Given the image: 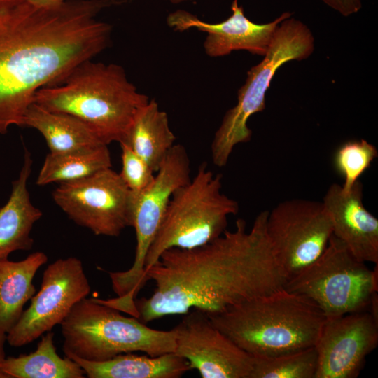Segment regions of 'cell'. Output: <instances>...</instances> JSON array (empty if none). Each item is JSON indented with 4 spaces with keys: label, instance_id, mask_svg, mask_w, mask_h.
I'll return each mask as SVG.
<instances>
[{
    "label": "cell",
    "instance_id": "cell-1",
    "mask_svg": "<svg viewBox=\"0 0 378 378\" xmlns=\"http://www.w3.org/2000/svg\"><path fill=\"white\" fill-rule=\"evenodd\" d=\"M127 0H65L54 8L0 0V134L23 127L39 89L58 84L111 43L112 26L97 19Z\"/></svg>",
    "mask_w": 378,
    "mask_h": 378
},
{
    "label": "cell",
    "instance_id": "cell-2",
    "mask_svg": "<svg viewBox=\"0 0 378 378\" xmlns=\"http://www.w3.org/2000/svg\"><path fill=\"white\" fill-rule=\"evenodd\" d=\"M267 214L260 212L250 230L239 218L234 230L208 244L162 253L146 272L155 288L135 300L136 318L146 324L192 309L216 314L284 288L287 276L266 233Z\"/></svg>",
    "mask_w": 378,
    "mask_h": 378
},
{
    "label": "cell",
    "instance_id": "cell-3",
    "mask_svg": "<svg viewBox=\"0 0 378 378\" xmlns=\"http://www.w3.org/2000/svg\"><path fill=\"white\" fill-rule=\"evenodd\" d=\"M149 99L121 66L88 59L58 84L37 90L33 102L78 118L108 145L125 140L136 113Z\"/></svg>",
    "mask_w": 378,
    "mask_h": 378
},
{
    "label": "cell",
    "instance_id": "cell-4",
    "mask_svg": "<svg viewBox=\"0 0 378 378\" xmlns=\"http://www.w3.org/2000/svg\"><path fill=\"white\" fill-rule=\"evenodd\" d=\"M207 315L241 349L264 356L315 346L326 319L313 301L284 288Z\"/></svg>",
    "mask_w": 378,
    "mask_h": 378
},
{
    "label": "cell",
    "instance_id": "cell-5",
    "mask_svg": "<svg viewBox=\"0 0 378 378\" xmlns=\"http://www.w3.org/2000/svg\"><path fill=\"white\" fill-rule=\"evenodd\" d=\"M61 327L62 349L68 358L99 362L139 351L157 356L174 353L176 348L173 329L151 328L97 298L77 302Z\"/></svg>",
    "mask_w": 378,
    "mask_h": 378
},
{
    "label": "cell",
    "instance_id": "cell-6",
    "mask_svg": "<svg viewBox=\"0 0 378 378\" xmlns=\"http://www.w3.org/2000/svg\"><path fill=\"white\" fill-rule=\"evenodd\" d=\"M221 180L203 162L195 176L175 190L148 251L145 272L167 250L197 248L223 234L239 204L222 192Z\"/></svg>",
    "mask_w": 378,
    "mask_h": 378
},
{
    "label": "cell",
    "instance_id": "cell-7",
    "mask_svg": "<svg viewBox=\"0 0 378 378\" xmlns=\"http://www.w3.org/2000/svg\"><path fill=\"white\" fill-rule=\"evenodd\" d=\"M314 50V36L303 22L291 16L279 23L264 59L247 72L237 104L227 111L215 132L211 156L216 166L225 167L234 148L251 139L248 120L265 110V95L278 69L289 61L308 58Z\"/></svg>",
    "mask_w": 378,
    "mask_h": 378
},
{
    "label": "cell",
    "instance_id": "cell-8",
    "mask_svg": "<svg viewBox=\"0 0 378 378\" xmlns=\"http://www.w3.org/2000/svg\"><path fill=\"white\" fill-rule=\"evenodd\" d=\"M190 160L186 148L174 144L155 172L152 183L139 193H132V225L136 246L134 260L126 271L110 272L112 288L117 298L110 299L113 307L133 315L134 301L148 279L145 260L149 248L165 215L172 195L188 183Z\"/></svg>",
    "mask_w": 378,
    "mask_h": 378
},
{
    "label": "cell",
    "instance_id": "cell-9",
    "mask_svg": "<svg viewBox=\"0 0 378 378\" xmlns=\"http://www.w3.org/2000/svg\"><path fill=\"white\" fill-rule=\"evenodd\" d=\"M377 266L370 270L332 234L322 254L288 279L284 289L310 299L326 317L367 310L378 291Z\"/></svg>",
    "mask_w": 378,
    "mask_h": 378
},
{
    "label": "cell",
    "instance_id": "cell-10",
    "mask_svg": "<svg viewBox=\"0 0 378 378\" xmlns=\"http://www.w3.org/2000/svg\"><path fill=\"white\" fill-rule=\"evenodd\" d=\"M52 197L71 220L96 235L118 237L132 225V193L111 167L59 183Z\"/></svg>",
    "mask_w": 378,
    "mask_h": 378
},
{
    "label": "cell",
    "instance_id": "cell-11",
    "mask_svg": "<svg viewBox=\"0 0 378 378\" xmlns=\"http://www.w3.org/2000/svg\"><path fill=\"white\" fill-rule=\"evenodd\" d=\"M266 233L288 280L322 254L332 225L322 202L293 199L268 211Z\"/></svg>",
    "mask_w": 378,
    "mask_h": 378
},
{
    "label": "cell",
    "instance_id": "cell-12",
    "mask_svg": "<svg viewBox=\"0 0 378 378\" xmlns=\"http://www.w3.org/2000/svg\"><path fill=\"white\" fill-rule=\"evenodd\" d=\"M90 292V285L78 258H60L50 264L43 272L40 290L7 333V342L20 347L51 331Z\"/></svg>",
    "mask_w": 378,
    "mask_h": 378
},
{
    "label": "cell",
    "instance_id": "cell-13",
    "mask_svg": "<svg viewBox=\"0 0 378 378\" xmlns=\"http://www.w3.org/2000/svg\"><path fill=\"white\" fill-rule=\"evenodd\" d=\"M173 328L174 353L202 378H250L253 357L219 330L204 312L192 309Z\"/></svg>",
    "mask_w": 378,
    "mask_h": 378
},
{
    "label": "cell",
    "instance_id": "cell-14",
    "mask_svg": "<svg viewBox=\"0 0 378 378\" xmlns=\"http://www.w3.org/2000/svg\"><path fill=\"white\" fill-rule=\"evenodd\" d=\"M378 344V321L368 310L326 317L315 344V378H356Z\"/></svg>",
    "mask_w": 378,
    "mask_h": 378
},
{
    "label": "cell",
    "instance_id": "cell-15",
    "mask_svg": "<svg viewBox=\"0 0 378 378\" xmlns=\"http://www.w3.org/2000/svg\"><path fill=\"white\" fill-rule=\"evenodd\" d=\"M231 10L232 15L224 21L209 23L188 11L177 10L169 14L167 23L175 31L196 29L206 33L203 46L211 57H223L236 50L264 56L279 23L292 16L291 13L284 12L270 22L257 24L245 15L238 0L232 1Z\"/></svg>",
    "mask_w": 378,
    "mask_h": 378
},
{
    "label": "cell",
    "instance_id": "cell-16",
    "mask_svg": "<svg viewBox=\"0 0 378 378\" xmlns=\"http://www.w3.org/2000/svg\"><path fill=\"white\" fill-rule=\"evenodd\" d=\"M363 188L360 180L348 192L333 183L322 202L331 218L332 234L358 260L378 264V219L365 207Z\"/></svg>",
    "mask_w": 378,
    "mask_h": 378
},
{
    "label": "cell",
    "instance_id": "cell-17",
    "mask_svg": "<svg viewBox=\"0 0 378 378\" xmlns=\"http://www.w3.org/2000/svg\"><path fill=\"white\" fill-rule=\"evenodd\" d=\"M31 166V154L24 149L19 176L12 183L8 200L0 207V259L8 258L16 251L30 250L33 246L31 232L43 214L32 204L27 188Z\"/></svg>",
    "mask_w": 378,
    "mask_h": 378
},
{
    "label": "cell",
    "instance_id": "cell-18",
    "mask_svg": "<svg viewBox=\"0 0 378 378\" xmlns=\"http://www.w3.org/2000/svg\"><path fill=\"white\" fill-rule=\"evenodd\" d=\"M69 358L76 361L89 378H179L191 370L188 362L175 353L150 356L132 352L99 362Z\"/></svg>",
    "mask_w": 378,
    "mask_h": 378
},
{
    "label": "cell",
    "instance_id": "cell-19",
    "mask_svg": "<svg viewBox=\"0 0 378 378\" xmlns=\"http://www.w3.org/2000/svg\"><path fill=\"white\" fill-rule=\"evenodd\" d=\"M23 126L38 130L52 153H66L106 145L78 118L55 112L31 103L23 118Z\"/></svg>",
    "mask_w": 378,
    "mask_h": 378
},
{
    "label": "cell",
    "instance_id": "cell-20",
    "mask_svg": "<svg viewBox=\"0 0 378 378\" xmlns=\"http://www.w3.org/2000/svg\"><path fill=\"white\" fill-rule=\"evenodd\" d=\"M48 259L42 251L32 253L18 262L0 259V329L5 332L15 326L24 304L35 295L33 279Z\"/></svg>",
    "mask_w": 378,
    "mask_h": 378
},
{
    "label": "cell",
    "instance_id": "cell-21",
    "mask_svg": "<svg viewBox=\"0 0 378 378\" xmlns=\"http://www.w3.org/2000/svg\"><path fill=\"white\" fill-rule=\"evenodd\" d=\"M175 141L167 113L152 99L137 111L121 143L127 144L156 172Z\"/></svg>",
    "mask_w": 378,
    "mask_h": 378
},
{
    "label": "cell",
    "instance_id": "cell-22",
    "mask_svg": "<svg viewBox=\"0 0 378 378\" xmlns=\"http://www.w3.org/2000/svg\"><path fill=\"white\" fill-rule=\"evenodd\" d=\"M0 372L4 378H83L85 375L76 361L57 354L51 331L42 335L35 351L6 358Z\"/></svg>",
    "mask_w": 378,
    "mask_h": 378
},
{
    "label": "cell",
    "instance_id": "cell-23",
    "mask_svg": "<svg viewBox=\"0 0 378 378\" xmlns=\"http://www.w3.org/2000/svg\"><path fill=\"white\" fill-rule=\"evenodd\" d=\"M111 166L108 145L66 153H49L39 171L36 183L46 186L52 183L77 181Z\"/></svg>",
    "mask_w": 378,
    "mask_h": 378
},
{
    "label": "cell",
    "instance_id": "cell-24",
    "mask_svg": "<svg viewBox=\"0 0 378 378\" xmlns=\"http://www.w3.org/2000/svg\"><path fill=\"white\" fill-rule=\"evenodd\" d=\"M250 378H315L318 354L315 346L276 356H252Z\"/></svg>",
    "mask_w": 378,
    "mask_h": 378
},
{
    "label": "cell",
    "instance_id": "cell-25",
    "mask_svg": "<svg viewBox=\"0 0 378 378\" xmlns=\"http://www.w3.org/2000/svg\"><path fill=\"white\" fill-rule=\"evenodd\" d=\"M377 156L375 146L365 139L349 140L337 148L333 163L337 172L344 178L341 185L343 192L351 190Z\"/></svg>",
    "mask_w": 378,
    "mask_h": 378
},
{
    "label": "cell",
    "instance_id": "cell-26",
    "mask_svg": "<svg viewBox=\"0 0 378 378\" xmlns=\"http://www.w3.org/2000/svg\"><path fill=\"white\" fill-rule=\"evenodd\" d=\"M120 145L122 169L119 174L132 192H141L153 181L155 172L127 144Z\"/></svg>",
    "mask_w": 378,
    "mask_h": 378
},
{
    "label": "cell",
    "instance_id": "cell-27",
    "mask_svg": "<svg viewBox=\"0 0 378 378\" xmlns=\"http://www.w3.org/2000/svg\"><path fill=\"white\" fill-rule=\"evenodd\" d=\"M325 4L343 16L348 17L358 13L361 7V0H321Z\"/></svg>",
    "mask_w": 378,
    "mask_h": 378
},
{
    "label": "cell",
    "instance_id": "cell-28",
    "mask_svg": "<svg viewBox=\"0 0 378 378\" xmlns=\"http://www.w3.org/2000/svg\"><path fill=\"white\" fill-rule=\"evenodd\" d=\"M29 4L41 8H54L61 5L65 0H25Z\"/></svg>",
    "mask_w": 378,
    "mask_h": 378
},
{
    "label": "cell",
    "instance_id": "cell-29",
    "mask_svg": "<svg viewBox=\"0 0 378 378\" xmlns=\"http://www.w3.org/2000/svg\"><path fill=\"white\" fill-rule=\"evenodd\" d=\"M7 341V333L0 329V366L6 358L4 345ZM0 378H4L0 372Z\"/></svg>",
    "mask_w": 378,
    "mask_h": 378
},
{
    "label": "cell",
    "instance_id": "cell-30",
    "mask_svg": "<svg viewBox=\"0 0 378 378\" xmlns=\"http://www.w3.org/2000/svg\"><path fill=\"white\" fill-rule=\"evenodd\" d=\"M169 2H171L173 4H178L186 1H190L193 0H168Z\"/></svg>",
    "mask_w": 378,
    "mask_h": 378
}]
</instances>
